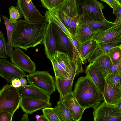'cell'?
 <instances>
[{
  "mask_svg": "<svg viewBox=\"0 0 121 121\" xmlns=\"http://www.w3.org/2000/svg\"><path fill=\"white\" fill-rule=\"evenodd\" d=\"M71 114L74 121H79L85 109L78 103L72 92L65 96L61 99Z\"/></svg>",
  "mask_w": 121,
  "mask_h": 121,
  "instance_id": "9a60e30c",
  "label": "cell"
},
{
  "mask_svg": "<svg viewBox=\"0 0 121 121\" xmlns=\"http://www.w3.org/2000/svg\"><path fill=\"white\" fill-rule=\"evenodd\" d=\"M21 97L17 88L6 84L0 91V112L5 111L13 115L19 108Z\"/></svg>",
  "mask_w": 121,
  "mask_h": 121,
  "instance_id": "3957f363",
  "label": "cell"
},
{
  "mask_svg": "<svg viewBox=\"0 0 121 121\" xmlns=\"http://www.w3.org/2000/svg\"><path fill=\"white\" fill-rule=\"evenodd\" d=\"M94 121H121V109L104 101L94 109Z\"/></svg>",
  "mask_w": 121,
  "mask_h": 121,
  "instance_id": "52a82bcc",
  "label": "cell"
},
{
  "mask_svg": "<svg viewBox=\"0 0 121 121\" xmlns=\"http://www.w3.org/2000/svg\"><path fill=\"white\" fill-rule=\"evenodd\" d=\"M113 14L116 18L121 17V7L113 10Z\"/></svg>",
  "mask_w": 121,
  "mask_h": 121,
  "instance_id": "f35d334b",
  "label": "cell"
},
{
  "mask_svg": "<svg viewBox=\"0 0 121 121\" xmlns=\"http://www.w3.org/2000/svg\"><path fill=\"white\" fill-rule=\"evenodd\" d=\"M11 84L14 87L17 88L20 87L22 86L20 79L17 78L13 79L12 81Z\"/></svg>",
  "mask_w": 121,
  "mask_h": 121,
  "instance_id": "74e56055",
  "label": "cell"
},
{
  "mask_svg": "<svg viewBox=\"0 0 121 121\" xmlns=\"http://www.w3.org/2000/svg\"><path fill=\"white\" fill-rule=\"evenodd\" d=\"M65 71L69 74L76 69L77 75L84 71L81 61H73L69 55L64 52L57 50L53 56Z\"/></svg>",
  "mask_w": 121,
  "mask_h": 121,
  "instance_id": "4fadbf2b",
  "label": "cell"
},
{
  "mask_svg": "<svg viewBox=\"0 0 121 121\" xmlns=\"http://www.w3.org/2000/svg\"><path fill=\"white\" fill-rule=\"evenodd\" d=\"M3 33L0 31V57L4 58L8 56L7 45Z\"/></svg>",
  "mask_w": 121,
  "mask_h": 121,
  "instance_id": "1f68e13d",
  "label": "cell"
},
{
  "mask_svg": "<svg viewBox=\"0 0 121 121\" xmlns=\"http://www.w3.org/2000/svg\"><path fill=\"white\" fill-rule=\"evenodd\" d=\"M37 121H48L45 116L43 114L40 115L39 118L37 120Z\"/></svg>",
  "mask_w": 121,
  "mask_h": 121,
  "instance_id": "b9f144b4",
  "label": "cell"
},
{
  "mask_svg": "<svg viewBox=\"0 0 121 121\" xmlns=\"http://www.w3.org/2000/svg\"><path fill=\"white\" fill-rule=\"evenodd\" d=\"M79 19L83 22L89 25L96 30H106L114 25L116 23L109 22L99 21L92 19L89 16L82 15L79 17Z\"/></svg>",
  "mask_w": 121,
  "mask_h": 121,
  "instance_id": "7402d4cb",
  "label": "cell"
},
{
  "mask_svg": "<svg viewBox=\"0 0 121 121\" xmlns=\"http://www.w3.org/2000/svg\"><path fill=\"white\" fill-rule=\"evenodd\" d=\"M103 95L106 103L116 105L121 99V87H112L105 82Z\"/></svg>",
  "mask_w": 121,
  "mask_h": 121,
  "instance_id": "44dd1931",
  "label": "cell"
},
{
  "mask_svg": "<svg viewBox=\"0 0 121 121\" xmlns=\"http://www.w3.org/2000/svg\"><path fill=\"white\" fill-rule=\"evenodd\" d=\"M99 45L116 42L121 40V22L105 30H97L92 38Z\"/></svg>",
  "mask_w": 121,
  "mask_h": 121,
  "instance_id": "9c48e42d",
  "label": "cell"
},
{
  "mask_svg": "<svg viewBox=\"0 0 121 121\" xmlns=\"http://www.w3.org/2000/svg\"><path fill=\"white\" fill-rule=\"evenodd\" d=\"M0 76L11 84L14 79L26 76L25 72L4 58L0 60Z\"/></svg>",
  "mask_w": 121,
  "mask_h": 121,
  "instance_id": "7c38bea8",
  "label": "cell"
},
{
  "mask_svg": "<svg viewBox=\"0 0 121 121\" xmlns=\"http://www.w3.org/2000/svg\"><path fill=\"white\" fill-rule=\"evenodd\" d=\"M40 115H36L35 116V118L37 119V121L39 118Z\"/></svg>",
  "mask_w": 121,
  "mask_h": 121,
  "instance_id": "f6af8a7d",
  "label": "cell"
},
{
  "mask_svg": "<svg viewBox=\"0 0 121 121\" xmlns=\"http://www.w3.org/2000/svg\"><path fill=\"white\" fill-rule=\"evenodd\" d=\"M99 47V44L93 39L85 42L81 45V56L84 64Z\"/></svg>",
  "mask_w": 121,
  "mask_h": 121,
  "instance_id": "603a6c76",
  "label": "cell"
},
{
  "mask_svg": "<svg viewBox=\"0 0 121 121\" xmlns=\"http://www.w3.org/2000/svg\"><path fill=\"white\" fill-rule=\"evenodd\" d=\"M13 116L10 113L5 111L0 112V121H11Z\"/></svg>",
  "mask_w": 121,
  "mask_h": 121,
  "instance_id": "d590c367",
  "label": "cell"
},
{
  "mask_svg": "<svg viewBox=\"0 0 121 121\" xmlns=\"http://www.w3.org/2000/svg\"><path fill=\"white\" fill-rule=\"evenodd\" d=\"M41 110L48 121H60L54 108H45Z\"/></svg>",
  "mask_w": 121,
  "mask_h": 121,
  "instance_id": "4dcf8cb0",
  "label": "cell"
},
{
  "mask_svg": "<svg viewBox=\"0 0 121 121\" xmlns=\"http://www.w3.org/2000/svg\"><path fill=\"white\" fill-rule=\"evenodd\" d=\"M72 93L79 104L85 109H95L104 100L103 94L91 78L87 75L78 78Z\"/></svg>",
  "mask_w": 121,
  "mask_h": 121,
  "instance_id": "7a4b0ae2",
  "label": "cell"
},
{
  "mask_svg": "<svg viewBox=\"0 0 121 121\" xmlns=\"http://www.w3.org/2000/svg\"><path fill=\"white\" fill-rule=\"evenodd\" d=\"M116 105L121 109V99L118 102Z\"/></svg>",
  "mask_w": 121,
  "mask_h": 121,
  "instance_id": "ee69618b",
  "label": "cell"
},
{
  "mask_svg": "<svg viewBox=\"0 0 121 121\" xmlns=\"http://www.w3.org/2000/svg\"><path fill=\"white\" fill-rule=\"evenodd\" d=\"M78 16L84 15L95 20L106 21L102 12L103 4L97 0H75Z\"/></svg>",
  "mask_w": 121,
  "mask_h": 121,
  "instance_id": "277c9868",
  "label": "cell"
},
{
  "mask_svg": "<svg viewBox=\"0 0 121 121\" xmlns=\"http://www.w3.org/2000/svg\"><path fill=\"white\" fill-rule=\"evenodd\" d=\"M108 4L113 10L120 8L121 6L116 0H101Z\"/></svg>",
  "mask_w": 121,
  "mask_h": 121,
  "instance_id": "8d00e7d4",
  "label": "cell"
},
{
  "mask_svg": "<svg viewBox=\"0 0 121 121\" xmlns=\"http://www.w3.org/2000/svg\"><path fill=\"white\" fill-rule=\"evenodd\" d=\"M45 20L50 23L53 34L56 42L58 50L59 48L60 51L68 54L73 61L74 49L73 43L68 37L61 28L52 21L46 13Z\"/></svg>",
  "mask_w": 121,
  "mask_h": 121,
  "instance_id": "8992f818",
  "label": "cell"
},
{
  "mask_svg": "<svg viewBox=\"0 0 121 121\" xmlns=\"http://www.w3.org/2000/svg\"><path fill=\"white\" fill-rule=\"evenodd\" d=\"M53 10L63 22L77 24L79 16L75 0H65L59 8Z\"/></svg>",
  "mask_w": 121,
  "mask_h": 121,
  "instance_id": "ba28073f",
  "label": "cell"
},
{
  "mask_svg": "<svg viewBox=\"0 0 121 121\" xmlns=\"http://www.w3.org/2000/svg\"><path fill=\"white\" fill-rule=\"evenodd\" d=\"M97 30L79 19L77 23L74 35L82 45L93 37Z\"/></svg>",
  "mask_w": 121,
  "mask_h": 121,
  "instance_id": "e0dca14e",
  "label": "cell"
},
{
  "mask_svg": "<svg viewBox=\"0 0 121 121\" xmlns=\"http://www.w3.org/2000/svg\"><path fill=\"white\" fill-rule=\"evenodd\" d=\"M20 80L22 86H25L27 84V81L25 78H20Z\"/></svg>",
  "mask_w": 121,
  "mask_h": 121,
  "instance_id": "60d3db41",
  "label": "cell"
},
{
  "mask_svg": "<svg viewBox=\"0 0 121 121\" xmlns=\"http://www.w3.org/2000/svg\"><path fill=\"white\" fill-rule=\"evenodd\" d=\"M28 82L51 95L55 91L54 78L46 71H35L26 75Z\"/></svg>",
  "mask_w": 121,
  "mask_h": 121,
  "instance_id": "5b68a950",
  "label": "cell"
},
{
  "mask_svg": "<svg viewBox=\"0 0 121 121\" xmlns=\"http://www.w3.org/2000/svg\"><path fill=\"white\" fill-rule=\"evenodd\" d=\"M105 78L107 83L112 87H121V77L120 75L108 73Z\"/></svg>",
  "mask_w": 121,
  "mask_h": 121,
  "instance_id": "83f0119b",
  "label": "cell"
},
{
  "mask_svg": "<svg viewBox=\"0 0 121 121\" xmlns=\"http://www.w3.org/2000/svg\"><path fill=\"white\" fill-rule=\"evenodd\" d=\"M92 63L100 71L104 78L108 73L112 64L108 52L96 58Z\"/></svg>",
  "mask_w": 121,
  "mask_h": 121,
  "instance_id": "cb8c5ba5",
  "label": "cell"
},
{
  "mask_svg": "<svg viewBox=\"0 0 121 121\" xmlns=\"http://www.w3.org/2000/svg\"><path fill=\"white\" fill-rule=\"evenodd\" d=\"M76 75L77 70L75 69L71 72L70 75L65 79L54 78L56 88L60 95V99H62L65 96L72 92L73 81Z\"/></svg>",
  "mask_w": 121,
  "mask_h": 121,
  "instance_id": "ac0fdd59",
  "label": "cell"
},
{
  "mask_svg": "<svg viewBox=\"0 0 121 121\" xmlns=\"http://www.w3.org/2000/svg\"><path fill=\"white\" fill-rule=\"evenodd\" d=\"M7 31V50L8 56L11 57L13 52V46L12 38L13 33L16 26L17 23H12L9 21V19L2 16Z\"/></svg>",
  "mask_w": 121,
  "mask_h": 121,
  "instance_id": "484cf974",
  "label": "cell"
},
{
  "mask_svg": "<svg viewBox=\"0 0 121 121\" xmlns=\"http://www.w3.org/2000/svg\"><path fill=\"white\" fill-rule=\"evenodd\" d=\"M10 57L12 63L25 72L30 73L36 71L35 63L19 48H15Z\"/></svg>",
  "mask_w": 121,
  "mask_h": 121,
  "instance_id": "8fae6325",
  "label": "cell"
},
{
  "mask_svg": "<svg viewBox=\"0 0 121 121\" xmlns=\"http://www.w3.org/2000/svg\"><path fill=\"white\" fill-rule=\"evenodd\" d=\"M54 108L60 121H73L71 114L61 99L57 102Z\"/></svg>",
  "mask_w": 121,
  "mask_h": 121,
  "instance_id": "d4e9b609",
  "label": "cell"
},
{
  "mask_svg": "<svg viewBox=\"0 0 121 121\" xmlns=\"http://www.w3.org/2000/svg\"><path fill=\"white\" fill-rule=\"evenodd\" d=\"M48 24L44 37L43 44L44 47L45 54L49 60L57 50L56 42L52 29L50 23L46 20Z\"/></svg>",
  "mask_w": 121,
  "mask_h": 121,
  "instance_id": "d6986e66",
  "label": "cell"
},
{
  "mask_svg": "<svg viewBox=\"0 0 121 121\" xmlns=\"http://www.w3.org/2000/svg\"><path fill=\"white\" fill-rule=\"evenodd\" d=\"M50 60L52 65L55 78L63 80L68 78L70 75V74L65 71L53 56Z\"/></svg>",
  "mask_w": 121,
  "mask_h": 121,
  "instance_id": "4316f807",
  "label": "cell"
},
{
  "mask_svg": "<svg viewBox=\"0 0 121 121\" xmlns=\"http://www.w3.org/2000/svg\"><path fill=\"white\" fill-rule=\"evenodd\" d=\"M17 89L21 98L29 97L49 101L50 95L31 84L21 86Z\"/></svg>",
  "mask_w": 121,
  "mask_h": 121,
  "instance_id": "2e32d148",
  "label": "cell"
},
{
  "mask_svg": "<svg viewBox=\"0 0 121 121\" xmlns=\"http://www.w3.org/2000/svg\"><path fill=\"white\" fill-rule=\"evenodd\" d=\"M58 0H41L42 6L48 10L56 8Z\"/></svg>",
  "mask_w": 121,
  "mask_h": 121,
  "instance_id": "836d02e7",
  "label": "cell"
},
{
  "mask_svg": "<svg viewBox=\"0 0 121 121\" xmlns=\"http://www.w3.org/2000/svg\"><path fill=\"white\" fill-rule=\"evenodd\" d=\"M108 54L112 64H117L121 57V45L115 47L109 51Z\"/></svg>",
  "mask_w": 121,
  "mask_h": 121,
  "instance_id": "f546056e",
  "label": "cell"
},
{
  "mask_svg": "<svg viewBox=\"0 0 121 121\" xmlns=\"http://www.w3.org/2000/svg\"><path fill=\"white\" fill-rule=\"evenodd\" d=\"M50 101L29 97H21L20 106L22 110L31 114L41 109L51 107Z\"/></svg>",
  "mask_w": 121,
  "mask_h": 121,
  "instance_id": "5bb4252c",
  "label": "cell"
},
{
  "mask_svg": "<svg viewBox=\"0 0 121 121\" xmlns=\"http://www.w3.org/2000/svg\"><path fill=\"white\" fill-rule=\"evenodd\" d=\"M48 22L31 23L25 20H18L13 33L12 43L13 47L26 51L43 43Z\"/></svg>",
  "mask_w": 121,
  "mask_h": 121,
  "instance_id": "6da1fadb",
  "label": "cell"
},
{
  "mask_svg": "<svg viewBox=\"0 0 121 121\" xmlns=\"http://www.w3.org/2000/svg\"><path fill=\"white\" fill-rule=\"evenodd\" d=\"M86 75L90 77L93 81L103 94L105 84V78L101 72L93 63L87 66L85 70Z\"/></svg>",
  "mask_w": 121,
  "mask_h": 121,
  "instance_id": "ffe728a7",
  "label": "cell"
},
{
  "mask_svg": "<svg viewBox=\"0 0 121 121\" xmlns=\"http://www.w3.org/2000/svg\"><path fill=\"white\" fill-rule=\"evenodd\" d=\"M121 45V40L116 42L99 45L98 49L104 52H108L112 48Z\"/></svg>",
  "mask_w": 121,
  "mask_h": 121,
  "instance_id": "d6a6232c",
  "label": "cell"
},
{
  "mask_svg": "<svg viewBox=\"0 0 121 121\" xmlns=\"http://www.w3.org/2000/svg\"><path fill=\"white\" fill-rule=\"evenodd\" d=\"M108 73L117 74L121 77V57L117 64H111Z\"/></svg>",
  "mask_w": 121,
  "mask_h": 121,
  "instance_id": "e575fe53",
  "label": "cell"
},
{
  "mask_svg": "<svg viewBox=\"0 0 121 121\" xmlns=\"http://www.w3.org/2000/svg\"><path fill=\"white\" fill-rule=\"evenodd\" d=\"M17 5L23 14L25 20L31 23L45 21V17L36 9L31 0H17Z\"/></svg>",
  "mask_w": 121,
  "mask_h": 121,
  "instance_id": "30bf717a",
  "label": "cell"
},
{
  "mask_svg": "<svg viewBox=\"0 0 121 121\" xmlns=\"http://www.w3.org/2000/svg\"></svg>",
  "mask_w": 121,
  "mask_h": 121,
  "instance_id": "7dc6e473",
  "label": "cell"
},
{
  "mask_svg": "<svg viewBox=\"0 0 121 121\" xmlns=\"http://www.w3.org/2000/svg\"><path fill=\"white\" fill-rule=\"evenodd\" d=\"M10 16L9 21L12 23H17V21L23 16L22 13L18 6H11L9 8Z\"/></svg>",
  "mask_w": 121,
  "mask_h": 121,
  "instance_id": "f1b7e54d",
  "label": "cell"
},
{
  "mask_svg": "<svg viewBox=\"0 0 121 121\" xmlns=\"http://www.w3.org/2000/svg\"><path fill=\"white\" fill-rule=\"evenodd\" d=\"M119 3L121 6V0H116Z\"/></svg>",
  "mask_w": 121,
  "mask_h": 121,
  "instance_id": "bcb514c9",
  "label": "cell"
},
{
  "mask_svg": "<svg viewBox=\"0 0 121 121\" xmlns=\"http://www.w3.org/2000/svg\"><path fill=\"white\" fill-rule=\"evenodd\" d=\"M28 114L25 112L23 114L22 117L20 120L21 121H29L28 115Z\"/></svg>",
  "mask_w": 121,
  "mask_h": 121,
  "instance_id": "ab89813d",
  "label": "cell"
},
{
  "mask_svg": "<svg viewBox=\"0 0 121 121\" xmlns=\"http://www.w3.org/2000/svg\"><path fill=\"white\" fill-rule=\"evenodd\" d=\"M65 0H58L57 2L56 8H59L63 2Z\"/></svg>",
  "mask_w": 121,
  "mask_h": 121,
  "instance_id": "7bdbcfd3",
  "label": "cell"
}]
</instances>
